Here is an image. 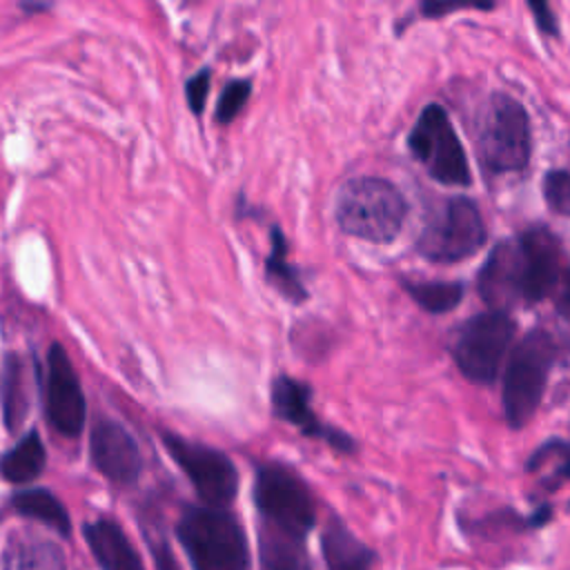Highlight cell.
I'll list each match as a JSON object with an SVG mask.
<instances>
[{"mask_svg": "<svg viewBox=\"0 0 570 570\" xmlns=\"http://www.w3.org/2000/svg\"><path fill=\"white\" fill-rule=\"evenodd\" d=\"M401 189L379 176H356L341 185L334 200V220L347 236L367 243H392L407 218Z\"/></svg>", "mask_w": 570, "mask_h": 570, "instance_id": "6da1fadb", "label": "cell"}, {"mask_svg": "<svg viewBox=\"0 0 570 570\" xmlns=\"http://www.w3.org/2000/svg\"><path fill=\"white\" fill-rule=\"evenodd\" d=\"M176 537L187 552L194 570L249 568L245 530L227 508H185L176 525Z\"/></svg>", "mask_w": 570, "mask_h": 570, "instance_id": "7a4b0ae2", "label": "cell"}, {"mask_svg": "<svg viewBox=\"0 0 570 570\" xmlns=\"http://www.w3.org/2000/svg\"><path fill=\"white\" fill-rule=\"evenodd\" d=\"M532 154V129L525 107L508 96L492 94L476 118V158L485 174H519Z\"/></svg>", "mask_w": 570, "mask_h": 570, "instance_id": "3957f363", "label": "cell"}, {"mask_svg": "<svg viewBox=\"0 0 570 570\" xmlns=\"http://www.w3.org/2000/svg\"><path fill=\"white\" fill-rule=\"evenodd\" d=\"M561 354L557 338L532 327L510 352L503 372V414L512 430H521L539 410L550 372Z\"/></svg>", "mask_w": 570, "mask_h": 570, "instance_id": "277c9868", "label": "cell"}, {"mask_svg": "<svg viewBox=\"0 0 570 570\" xmlns=\"http://www.w3.org/2000/svg\"><path fill=\"white\" fill-rule=\"evenodd\" d=\"M485 240L488 227L479 205L465 196H448L425 214L416 252L430 263L452 265L474 256Z\"/></svg>", "mask_w": 570, "mask_h": 570, "instance_id": "5b68a950", "label": "cell"}, {"mask_svg": "<svg viewBox=\"0 0 570 570\" xmlns=\"http://www.w3.org/2000/svg\"><path fill=\"white\" fill-rule=\"evenodd\" d=\"M254 505L258 525L301 539L314 530L316 503L305 479L281 461H265L254 476Z\"/></svg>", "mask_w": 570, "mask_h": 570, "instance_id": "8992f818", "label": "cell"}, {"mask_svg": "<svg viewBox=\"0 0 570 570\" xmlns=\"http://www.w3.org/2000/svg\"><path fill=\"white\" fill-rule=\"evenodd\" d=\"M407 149L436 183L450 187H468L472 183L468 154L441 105L423 107L407 134Z\"/></svg>", "mask_w": 570, "mask_h": 570, "instance_id": "52a82bcc", "label": "cell"}, {"mask_svg": "<svg viewBox=\"0 0 570 570\" xmlns=\"http://www.w3.org/2000/svg\"><path fill=\"white\" fill-rule=\"evenodd\" d=\"M517 325L505 312H479L468 318L452 343V358L459 372L479 385H490L499 376L501 363L512 345Z\"/></svg>", "mask_w": 570, "mask_h": 570, "instance_id": "ba28073f", "label": "cell"}, {"mask_svg": "<svg viewBox=\"0 0 570 570\" xmlns=\"http://www.w3.org/2000/svg\"><path fill=\"white\" fill-rule=\"evenodd\" d=\"M160 441L167 454L194 485L203 505L227 508L236 499L238 470L225 452L198 441H189L169 430L160 432Z\"/></svg>", "mask_w": 570, "mask_h": 570, "instance_id": "9c48e42d", "label": "cell"}, {"mask_svg": "<svg viewBox=\"0 0 570 570\" xmlns=\"http://www.w3.org/2000/svg\"><path fill=\"white\" fill-rule=\"evenodd\" d=\"M45 416L62 436H78L87 423V399L76 367L60 343L47 350L45 370Z\"/></svg>", "mask_w": 570, "mask_h": 570, "instance_id": "30bf717a", "label": "cell"}, {"mask_svg": "<svg viewBox=\"0 0 570 570\" xmlns=\"http://www.w3.org/2000/svg\"><path fill=\"white\" fill-rule=\"evenodd\" d=\"M272 412L276 419L294 425L303 436L318 439L338 452H354L356 443L350 434L323 423L312 407V387L287 374H278L272 381Z\"/></svg>", "mask_w": 570, "mask_h": 570, "instance_id": "8fae6325", "label": "cell"}, {"mask_svg": "<svg viewBox=\"0 0 570 570\" xmlns=\"http://www.w3.org/2000/svg\"><path fill=\"white\" fill-rule=\"evenodd\" d=\"M523 265V303L532 305L552 296L568 263L559 238L546 225H532L517 238Z\"/></svg>", "mask_w": 570, "mask_h": 570, "instance_id": "7c38bea8", "label": "cell"}, {"mask_svg": "<svg viewBox=\"0 0 570 570\" xmlns=\"http://www.w3.org/2000/svg\"><path fill=\"white\" fill-rule=\"evenodd\" d=\"M89 459L94 468L114 485H134L142 470L136 439L118 421L100 419L89 434Z\"/></svg>", "mask_w": 570, "mask_h": 570, "instance_id": "4fadbf2b", "label": "cell"}, {"mask_svg": "<svg viewBox=\"0 0 570 570\" xmlns=\"http://www.w3.org/2000/svg\"><path fill=\"white\" fill-rule=\"evenodd\" d=\"M476 292L492 312H505L523 303L521 249L514 240H499L476 276Z\"/></svg>", "mask_w": 570, "mask_h": 570, "instance_id": "5bb4252c", "label": "cell"}, {"mask_svg": "<svg viewBox=\"0 0 570 570\" xmlns=\"http://www.w3.org/2000/svg\"><path fill=\"white\" fill-rule=\"evenodd\" d=\"M85 541L102 570H145L140 554L111 517H98L82 525Z\"/></svg>", "mask_w": 570, "mask_h": 570, "instance_id": "9a60e30c", "label": "cell"}, {"mask_svg": "<svg viewBox=\"0 0 570 570\" xmlns=\"http://www.w3.org/2000/svg\"><path fill=\"white\" fill-rule=\"evenodd\" d=\"M321 554L327 570H372L376 552L363 543L338 517H330L321 534Z\"/></svg>", "mask_w": 570, "mask_h": 570, "instance_id": "2e32d148", "label": "cell"}, {"mask_svg": "<svg viewBox=\"0 0 570 570\" xmlns=\"http://www.w3.org/2000/svg\"><path fill=\"white\" fill-rule=\"evenodd\" d=\"M65 552L51 539L13 532L9 534L2 554L0 570H65Z\"/></svg>", "mask_w": 570, "mask_h": 570, "instance_id": "e0dca14e", "label": "cell"}, {"mask_svg": "<svg viewBox=\"0 0 570 570\" xmlns=\"http://www.w3.org/2000/svg\"><path fill=\"white\" fill-rule=\"evenodd\" d=\"M29 383H27V365L20 354L9 352L2 363L0 374V407H2V421L4 428L16 434L27 414H29Z\"/></svg>", "mask_w": 570, "mask_h": 570, "instance_id": "ac0fdd59", "label": "cell"}, {"mask_svg": "<svg viewBox=\"0 0 570 570\" xmlns=\"http://www.w3.org/2000/svg\"><path fill=\"white\" fill-rule=\"evenodd\" d=\"M258 566L261 570H312L305 539L258 525Z\"/></svg>", "mask_w": 570, "mask_h": 570, "instance_id": "d6986e66", "label": "cell"}, {"mask_svg": "<svg viewBox=\"0 0 570 570\" xmlns=\"http://www.w3.org/2000/svg\"><path fill=\"white\" fill-rule=\"evenodd\" d=\"M47 463L45 443L38 430H29L18 443L0 456V476L9 483L22 485L36 481Z\"/></svg>", "mask_w": 570, "mask_h": 570, "instance_id": "ffe728a7", "label": "cell"}, {"mask_svg": "<svg viewBox=\"0 0 570 570\" xmlns=\"http://www.w3.org/2000/svg\"><path fill=\"white\" fill-rule=\"evenodd\" d=\"M11 508L33 521L45 523L60 537H71V517L62 501L47 488H27L11 497Z\"/></svg>", "mask_w": 570, "mask_h": 570, "instance_id": "44dd1931", "label": "cell"}, {"mask_svg": "<svg viewBox=\"0 0 570 570\" xmlns=\"http://www.w3.org/2000/svg\"><path fill=\"white\" fill-rule=\"evenodd\" d=\"M265 278L289 303H303L307 298V289L298 276V269L287 261V240L281 227H272L269 232V254L265 256Z\"/></svg>", "mask_w": 570, "mask_h": 570, "instance_id": "7402d4cb", "label": "cell"}, {"mask_svg": "<svg viewBox=\"0 0 570 570\" xmlns=\"http://www.w3.org/2000/svg\"><path fill=\"white\" fill-rule=\"evenodd\" d=\"M530 474H541V485L554 492L559 485L570 481V441L550 439L541 443L525 461Z\"/></svg>", "mask_w": 570, "mask_h": 570, "instance_id": "603a6c76", "label": "cell"}, {"mask_svg": "<svg viewBox=\"0 0 570 570\" xmlns=\"http://www.w3.org/2000/svg\"><path fill=\"white\" fill-rule=\"evenodd\" d=\"M407 296L428 314H445L454 309L465 289L459 281H425V278H401Z\"/></svg>", "mask_w": 570, "mask_h": 570, "instance_id": "cb8c5ba5", "label": "cell"}, {"mask_svg": "<svg viewBox=\"0 0 570 570\" xmlns=\"http://www.w3.org/2000/svg\"><path fill=\"white\" fill-rule=\"evenodd\" d=\"M138 521H140V532H142V537L149 546V552L156 561V568L158 570H180L174 559V552L167 543V537L163 532V521L158 519V512L151 510V505H145L140 510Z\"/></svg>", "mask_w": 570, "mask_h": 570, "instance_id": "d4e9b609", "label": "cell"}, {"mask_svg": "<svg viewBox=\"0 0 570 570\" xmlns=\"http://www.w3.org/2000/svg\"><path fill=\"white\" fill-rule=\"evenodd\" d=\"M249 96H252V80H247V78L229 80L216 100V111H214L216 122L229 125L243 111Z\"/></svg>", "mask_w": 570, "mask_h": 570, "instance_id": "484cf974", "label": "cell"}, {"mask_svg": "<svg viewBox=\"0 0 570 570\" xmlns=\"http://www.w3.org/2000/svg\"><path fill=\"white\" fill-rule=\"evenodd\" d=\"M541 191L550 212L570 218V169H550L543 176Z\"/></svg>", "mask_w": 570, "mask_h": 570, "instance_id": "4316f807", "label": "cell"}, {"mask_svg": "<svg viewBox=\"0 0 570 570\" xmlns=\"http://www.w3.org/2000/svg\"><path fill=\"white\" fill-rule=\"evenodd\" d=\"M209 87H212V71L209 69H200L196 71L187 82H185V98L187 105L191 109L194 116H200L205 109V100L209 96Z\"/></svg>", "mask_w": 570, "mask_h": 570, "instance_id": "83f0119b", "label": "cell"}, {"mask_svg": "<svg viewBox=\"0 0 570 570\" xmlns=\"http://www.w3.org/2000/svg\"><path fill=\"white\" fill-rule=\"evenodd\" d=\"M470 9L490 11V9H494V2H443V0H428V2H423L419 7V13L423 18H443L445 13L470 11Z\"/></svg>", "mask_w": 570, "mask_h": 570, "instance_id": "f1b7e54d", "label": "cell"}, {"mask_svg": "<svg viewBox=\"0 0 570 570\" xmlns=\"http://www.w3.org/2000/svg\"><path fill=\"white\" fill-rule=\"evenodd\" d=\"M528 9L534 16V22H537V27H539V31L543 36H548V38H557L559 36V22H557V18H554V13H552L548 2L530 0Z\"/></svg>", "mask_w": 570, "mask_h": 570, "instance_id": "f546056e", "label": "cell"}, {"mask_svg": "<svg viewBox=\"0 0 570 570\" xmlns=\"http://www.w3.org/2000/svg\"><path fill=\"white\" fill-rule=\"evenodd\" d=\"M550 298L554 301L557 314L570 325V265L566 267V272H563V276H561V281H559V285L554 287V292H552Z\"/></svg>", "mask_w": 570, "mask_h": 570, "instance_id": "4dcf8cb0", "label": "cell"}, {"mask_svg": "<svg viewBox=\"0 0 570 570\" xmlns=\"http://www.w3.org/2000/svg\"><path fill=\"white\" fill-rule=\"evenodd\" d=\"M18 7H20V11H24V13L33 16V13L49 11V9H51V2H27V0H22Z\"/></svg>", "mask_w": 570, "mask_h": 570, "instance_id": "1f68e13d", "label": "cell"}]
</instances>
